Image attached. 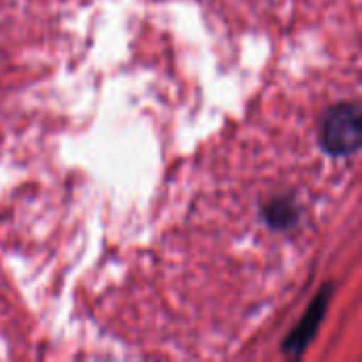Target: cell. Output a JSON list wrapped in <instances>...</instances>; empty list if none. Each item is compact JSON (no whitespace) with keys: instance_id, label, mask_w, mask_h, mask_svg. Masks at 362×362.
I'll list each match as a JSON object with an SVG mask.
<instances>
[{"instance_id":"6da1fadb","label":"cell","mask_w":362,"mask_h":362,"mask_svg":"<svg viewBox=\"0 0 362 362\" xmlns=\"http://www.w3.org/2000/svg\"><path fill=\"white\" fill-rule=\"evenodd\" d=\"M361 110L356 104L331 108L322 123V146L331 155H350L361 146Z\"/></svg>"}]
</instances>
